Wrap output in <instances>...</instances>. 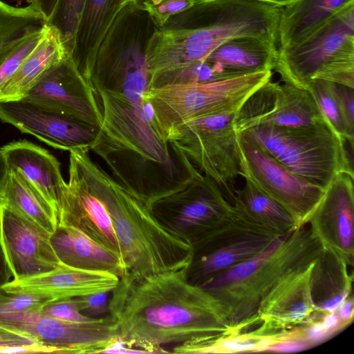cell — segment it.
Masks as SVG:
<instances>
[{
	"label": "cell",
	"mask_w": 354,
	"mask_h": 354,
	"mask_svg": "<svg viewBox=\"0 0 354 354\" xmlns=\"http://www.w3.org/2000/svg\"><path fill=\"white\" fill-rule=\"evenodd\" d=\"M148 37L136 28L111 33L83 74L102 115L92 148L113 178L149 204L177 187L189 173V161L162 138L147 97Z\"/></svg>",
	"instance_id": "1"
},
{
	"label": "cell",
	"mask_w": 354,
	"mask_h": 354,
	"mask_svg": "<svg viewBox=\"0 0 354 354\" xmlns=\"http://www.w3.org/2000/svg\"><path fill=\"white\" fill-rule=\"evenodd\" d=\"M187 268L138 276L126 273L120 278L111 292L109 313L122 345L162 353L168 346L230 333L218 301L187 280Z\"/></svg>",
	"instance_id": "2"
},
{
	"label": "cell",
	"mask_w": 354,
	"mask_h": 354,
	"mask_svg": "<svg viewBox=\"0 0 354 354\" xmlns=\"http://www.w3.org/2000/svg\"><path fill=\"white\" fill-rule=\"evenodd\" d=\"M85 164L109 212L126 273L138 276L187 268L192 248L166 230L150 208L91 159L88 152Z\"/></svg>",
	"instance_id": "3"
},
{
	"label": "cell",
	"mask_w": 354,
	"mask_h": 354,
	"mask_svg": "<svg viewBox=\"0 0 354 354\" xmlns=\"http://www.w3.org/2000/svg\"><path fill=\"white\" fill-rule=\"evenodd\" d=\"M323 247L304 227L277 237L262 251L218 274L201 286L221 306L230 333L257 321L261 299L292 270L315 260Z\"/></svg>",
	"instance_id": "4"
},
{
	"label": "cell",
	"mask_w": 354,
	"mask_h": 354,
	"mask_svg": "<svg viewBox=\"0 0 354 354\" xmlns=\"http://www.w3.org/2000/svg\"><path fill=\"white\" fill-rule=\"evenodd\" d=\"M241 133L292 173L324 190L339 174L354 175L346 141L327 120L297 127L261 124Z\"/></svg>",
	"instance_id": "5"
},
{
	"label": "cell",
	"mask_w": 354,
	"mask_h": 354,
	"mask_svg": "<svg viewBox=\"0 0 354 354\" xmlns=\"http://www.w3.org/2000/svg\"><path fill=\"white\" fill-rule=\"evenodd\" d=\"M274 70L283 82L303 89L315 79L354 88V3L303 42L277 48Z\"/></svg>",
	"instance_id": "6"
},
{
	"label": "cell",
	"mask_w": 354,
	"mask_h": 354,
	"mask_svg": "<svg viewBox=\"0 0 354 354\" xmlns=\"http://www.w3.org/2000/svg\"><path fill=\"white\" fill-rule=\"evenodd\" d=\"M272 75V71H265L211 82L152 87L147 97L160 134L168 142L170 134L185 122L235 114Z\"/></svg>",
	"instance_id": "7"
},
{
	"label": "cell",
	"mask_w": 354,
	"mask_h": 354,
	"mask_svg": "<svg viewBox=\"0 0 354 354\" xmlns=\"http://www.w3.org/2000/svg\"><path fill=\"white\" fill-rule=\"evenodd\" d=\"M149 208L158 223L189 245L194 252L209 242L234 215L232 204L220 187L201 171Z\"/></svg>",
	"instance_id": "8"
},
{
	"label": "cell",
	"mask_w": 354,
	"mask_h": 354,
	"mask_svg": "<svg viewBox=\"0 0 354 354\" xmlns=\"http://www.w3.org/2000/svg\"><path fill=\"white\" fill-rule=\"evenodd\" d=\"M233 115H218L191 120L177 127L168 142L212 178L233 200L240 176L237 133Z\"/></svg>",
	"instance_id": "9"
},
{
	"label": "cell",
	"mask_w": 354,
	"mask_h": 354,
	"mask_svg": "<svg viewBox=\"0 0 354 354\" xmlns=\"http://www.w3.org/2000/svg\"><path fill=\"white\" fill-rule=\"evenodd\" d=\"M236 141L240 176L282 206L298 230L307 225L325 190L292 173L242 133H237Z\"/></svg>",
	"instance_id": "10"
},
{
	"label": "cell",
	"mask_w": 354,
	"mask_h": 354,
	"mask_svg": "<svg viewBox=\"0 0 354 354\" xmlns=\"http://www.w3.org/2000/svg\"><path fill=\"white\" fill-rule=\"evenodd\" d=\"M0 326L32 338L48 353H103L119 342L118 326L109 315L77 322L47 316L39 310L1 314Z\"/></svg>",
	"instance_id": "11"
},
{
	"label": "cell",
	"mask_w": 354,
	"mask_h": 354,
	"mask_svg": "<svg viewBox=\"0 0 354 354\" xmlns=\"http://www.w3.org/2000/svg\"><path fill=\"white\" fill-rule=\"evenodd\" d=\"M86 152L70 151L69 178L59 198L57 225L75 227L122 257L109 212L89 178L85 164Z\"/></svg>",
	"instance_id": "12"
},
{
	"label": "cell",
	"mask_w": 354,
	"mask_h": 354,
	"mask_svg": "<svg viewBox=\"0 0 354 354\" xmlns=\"http://www.w3.org/2000/svg\"><path fill=\"white\" fill-rule=\"evenodd\" d=\"M278 235L257 225L234 210L232 219L209 242L194 252L186 270L187 280L201 286L218 274L268 247Z\"/></svg>",
	"instance_id": "13"
},
{
	"label": "cell",
	"mask_w": 354,
	"mask_h": 354,
	"mask_svg": "<svg viewBox=\"0 0 354 354\" xmlns=\"http://www.w3.org/2000/svg\"><path fill=\"white\" fill-rule=\"evenodd\" d=\"M326 120L308 90L270 80L252 94L234 114L232 127L238 133L261 124L297 127Z\"/></svg>",
	"instance_id": "14"
},
{
	"label": "cell",
	"mask_w": 354,
	"mask_h": 354,
	"mask_svg": "<svg viewBox=\"0 0 354 354\" xmlns=\"http://www.w3.org/2000/svg\"><path fill=\"white\" fill-rule=\"evenodd\" d=\"M22 99L98 131L102 127L93 91L70 55L48 68Z\"/></svg>",
	"instance_id": "15"
},
{
	"label": "cell",
	"mask_w": 354,
	"mask_h": 354,
	"mask_svg": "<svg viewBox=\"0 0 354 354\" xmlns=\"http://www.w3.org/2000/svg\"><path fill=\"white\" fill-rule=\"evenodd\" d=\"M0 120L53 148L89 151L99 131L24 99L0 100Z\"/></svg>",
	"instance_id": "16"
},
{
	"label": "cell",
	"mask_w": 354,
	"mask_h": 354,
	"mask_svg": "<svg viewBox=\"0 0 354 354\" xmlns=\"http://www.w3.org/2000/svg\"><path fill=\"white\" fill-rule=\"evenodd\" d=\"M50 234L0 203V244L14 280L48 272L60 263Z\"/></svg>",
	"instance_id": "17"
},
{
	"label": "cell",
	"mask_w": 354,
	"mask_h": 354,
	"mask_svg": "<svg viewBox=\"0 0 354 354\" xmlns=\"http://www.w3.org/2000/svg\"><path fill=\"white\" fill-rule=\"evenodd\" d=\"M354 175L340 173L326 189L308 223L324 249L353 265L354 239Z\"/></svg>",
	"instance_id": "18"
},
{
	"label": "cell",
	"mask_w": 354,
	"mask_h": 354,
	"mask_svg": "<svg viewBox=\"0 0 354 354\" xmlns=\"http://www.w3.org/2000/svg\"><path fill=\"white\" fill-rule=\"evenodd\" d=\"M317 258L279 279L261 299L257 319L263 324L259 330L271 332L301 326L315 315L318 311L312 297L311 279Z\"/></svg>",
	"instance_id": "19"
},
{
	"label": "cell",
	"mask_w": 354,
	"mask_h": 354,
	"mask_svg": "<svg viewBox=\"0 0 354 354\" xmlns=\"http://www.w3.org/2000/svg\"><path fill=\"white\" fill-rule=\"evenodd\" d=\"M119 280L120 277L109 272L83 270L60 263L48 272L13 279L3 287L10 291L39 292L56 299L111 291Z\"/></svg>",
	"instance_id": "20"
},
{
	"label": "cell",
	"mask_w": 354,
	"mask_h": 354,
	"mask_svg": "<svg viewBox=\"0 0 354 354\" xmlns=\"http://www.w3.org/2000/svg\"><path fill=\"white\" fill-rule=\"evenodd\" d=\"M0 151L8 170L21 174L57 211L66 183L57 158L46 149L26 140L11 142L1 147Z\"/></svg>",
	"instance_id": "21"
},
{
	"label": "cell",
	"mask_w": 354,
	"mask_h": 354,
	"mask_svg": "<svg viewBox=\"0 0 354 354\" xmlns=\"http://www.w3.org/2000/svg\"><path fill=\"white\" fill-rule=\"evenodd\" d=\"M50 239L61 263L83 270L106 272L120 278L126 273L120 255L100 245L75 227L57 225Z\"/></svg>",
	"instance_id": "22"
},
{
	"label": "cell",
	"mask_w": 354,
	"mask_h": 354,
	"mask_svg": "<svg viewBox=\"0 0 354 354\" xmlns=\"http://www.w3.org/2000/svg\"><path fill=\"white\" fill-rule=\"evenodd\" d=\"M277 44L254 37L231 39L215 49L205 60L225 79L260 71H273Z\"/></svg>",
	"instance_id": "23"
},
{
	"label": "cell",
	"mask_w": 354,
	"mask_h": 354,
	"mask_svg": "<svg viewBox=\"0 0 354 354\" xmlns=\"http://www.w3.org/2000/svg\"><path fill=\"white\" fill-rule=\"evenodd\" d=\"M354 0H295L281 8L278 48L308 39Z\"/></svg>",
	"instance_id": "24"
},
{
	"label": "cell",
	"mask_w": 354,
	"mask_h": 354,
	"mask_svg": "<svg viewBox=\"0 0 354 354\" xmlns=\"http://www.w3.org/2000/svg\"><path fill=\"white\" fill-rule=\"evenodd\" d=\"M124 0H86L70 56L81 74L93 64Z\"/></svg>",
	"instance_id": "25"
},
{
	"label": "cell",
	"mask_w": 354,
	"mask_h": 354,
	"mask_svg": "<svg viewBox=\"0 0 354 354\" xmlns=\"http://www.w3.org/2000/svg\"><path fill=\"white\" fill-rule=\"evenodd\" d=\"M347 266L343 259L327 249H323L317 258L312 273L311 293L317 311L335 313L351 295L353 278L349 277Z\"/></svg>",
	"instance_id": "26"
},
{
	"label": "cell",
	"mask_w": 354,
	"mask_h": 354,
	"mask_svg": "<svg viewBox=\"0 0 354 354\" xmlns=\"http://www.w3.org/2000/svg\"><path fill=\"white\" fill-rule=\"evenodd\" d=\"M68 55L58 32L47 24L38 45L0 90V100L24 98L48 68Z\"/></svg>",
	"instance_id": "27"
},
{
	"label": "cell",
	"mask_w": 354,
	"mask_h": 354,
	"mask_svg": "<svg viewBox=\"0 0 354 354\" xmlns=\"http://www.w3.org/2000/svg\"><path fill=\"white\" fill-rule=\"evenodd\" d=\"M0 203L52 234L57 225L55 207L21 174L8 170Z\"/></svg>",
	"instance_id": "28"
},
{
	"label": "cell",
	"mask_w": 354,
	"mask_h": 354,
	"mask_svg": "<svg viewBox=\"0 0 354 354\" xmlns=\"http://www.w3.org/2000/svg\"><path fill=\"white\" fill-rule=\"evenodd\" d=\"M232 201L239 214L273 233L286 235L298 230L292 216L248 180L236 190Z\"/></svg>",
	"instance_id": "29"
},
{
	"label": "cell",
	"mask_w": 354,
	"mask_h": 354,
	"mask_svg": "<svg viewBox=\"0 0 354 354\" xmlns=\"http://www.w3.org/2000/svg\"><path fill=\"white\" fill-rule=\"evenodd\" d=\"M46 24L44 17L30 5L15 7L0 1V64L29 35Z\"/></svg>",
	"instance_id": "30"
},
{
	"label": "cell",
	"mask_w": 354,
	"mask_h": 354,
	"mask_svg": "<svg viewBox=\"0 0 354 354\" xmlns=\"http://www.w3.org/2000/svg\"><path fill=\"white\" fill-rule=\"evenodd\" d=\"M307 90L314 97L318 107L334 131L353 147L354 132L343 115L337 93V84L322 80H313Z\"/></svg>",
	"instance_id": "31"
},
{
	"label": "cell",
	"mask_w": 354,
	"mask_h": 354,
	"mask_svg": "<svg viewBox=\"0 0 354 354\" xmlns=\"http://www.w3.org/2000/svg\"><path fill=\"white\" fill-rule=\"evenodd\" d=\"M86 0H59L46 24L59 33L67 53L71 55Z\"/></svg>",
	"instance_id": "32"
},
{
	"label": "cell",
	"mask_w": 354,
	"mask_h": 354,
	"mask_svg": "<svg viewBox=\"0 0 354 354\" xmlns=\"http://www.w3.org/2000/svg\"><path fill=\"white\" fill-rule=\"evenodd\" d=\"M51 297L35 292L10 291L0 287V315L24 313L41 310Z\"/></svg>",
	"instance_id": "33"
},
{
	"label": "cell",
	"mask_w": 354,
	"mask_h": 354,
	"mask_svg": "<svg viewBox=\"0 0 354 354\" xmlns=\"http://www.w3.org/2000/svg\"><path fill=\"white\" fill-rule=\"evenodd\" d=\"M205 0H145L136 7L145 11L157 28L165 26L174 15L183 13Z\"/></svg>",
	"instance_id": "34"
},
{
	"label": "cell",
	"mask_w": 354,
	"mask_h": 354,
	"mask_svg": "<svg viewBox=\"0 0 354 354\" xmlns=\"http://www.w3.org/2000/svg\"><path fill=\"white\" fill-rule=\"evenodd\" d=\"M46 26L47 24L42 29L29 35L1 62L0 64V90L38 45L45 34Z\"/></svg>",
	"instance_id": "35"
},
{
	"label": "cell",
	"mask_w": 354,
	"mask_h": 354,
	"mask_svg": "<svg viewBox=\"0 0 354 354\" xmlns=\"http://www.w3.org/2000/svg\"><path fill=\"white\" fill-rule=\"evenodd\" d=\"M48 353L32 338L0 326V353Z\"/></svg>",
	"instance_id": "36"
},
{
	"label": "cell",
	"mask_w": 354,
	"mask_h": 354,
	"mask_svg": "<svg viewBox=\"0 0 354 354\" xmlns=\"http://www.w3.org/2000/svg\"><path fill=\"white\" fill-rule=\"evenodd\" d=\"M40 311L47 316L70 322H82L93 319L79 311L75 297L50 300L41 308Z\"/></svg>",
	"instance_id": "37"
},
{
	"label": "cell",
	"mask_w": 354,
	"mask_h": 354,
	"mask_svg": "<svg viewBox=\"0 0 354 354\" xmlns=\"http://www.w3.org/2000/svg\"><path fill=\"white\" fill-rule=\"evenodd\" d=\"M111 291L75 297L79 311L84 315L93 319L109 315V301Z\"/></svg>",
	"instance_id": "38"
},
{
	"label": "cell",
	"mask_w": 354,
	"mask_h": 354,
	"mask_svg": "<svg viewBox=\"0 0 354 354\" xmlns=\"http://www.w3.org/2000/svg\"><path fill=\"white\" fill-rule=\"evenodd\" d=\"M337 93L346 122L354 132V88L337 84Z\"/></svg>",
	"instance_id": "39"
},
{
	"label": "cell",
	"mask_w": 354,
	"mask_h": 354,
	"mask_svg": "<svg viewBox=\"0 0 354 354\" xmlns=\"http://www.w3.org/2000/svg\"><path fill=\"white\" fill-rule=\"evenodd\" d=\"M311 347L310 344L303 339L288 338L275 342L266 347L262 352L295 353Z\"/></svg>",
	"instance_id": "40"
},
{
	"label": "cell",
	"mask_w": 354,
	"mask_h": 354,
	"mask_svg": "<svg viewBox=\"0 0 354 354\" xmlns=\"http://www.w3.org/2000/svg\"><path fill=\"white\" fill-rule=\"evenodd\" d=\"M353 295L345 299L336 310L335 313L339 317L344 326H347L353 318Z\"/></svg>",
	"instance_id": "41"
},
{
	"label": "cell",
	"mask_w": 354,
	"mask_h": 354,
	"mask_svg": "<svg viewBox=\"0 0 354 354\" xmlns=\"http://www.w3.org/2000/svg\"><path fill=\"white\" fill-rule=\"evenodd\" d=\"M59 0H30L31 7L47 21L52 15Z\"/></svg>",
	"instance_id": "42"
},
{
	"label": "cell",
	"mask_w": 354,
	"mask_h": 354,
	"mask_svg": "<svg viewBox=\"0 0 354 354\" xmlns=\"http://www.w3.org/2000/svg\"><path fill=\"white\" fill-rule=\"evenodd\" d=\"M11 277H13L12 273L0 244V287L10 282Z\"/></svg>",
	"instance_id": "43"
},
{
	"label": "cell",
	"mask_w": 354,
	"mask_h": 354,
	"mask_svg": "<svg viewBox=\"0 0 354 354\" xmlns=\"http://www.w3.org/2000/svg\"><path fill=\"white\" fill-rule=\"evenodd\" d=\"M8 173V169L5 158L2 152L0 151V194L3 190Z\"/></svg>",
	"instance_id": "44"
},
{
	"label": "cell",
	"mask_w": 354,
	"mask_h": 354,
	"mask_svg": "<svg viewBox=\"0 0 354 354\" xmlns=\"http://www.w3.org/2000/svg\"><path fill=\"white\" fill-rule=\"evenodd\" d=\"M205 1H209V0H205ZM257 1H263V2L274 4L277 6H279V7H283V6L292 2L295 0H257Z\"/></svg>",
	"instance_id": "45"
},
{
	"label": "cell",
	"mask_w": 354,
	"mask_h": 354,
	"mask_svg": "<svg viewBox=\"0 0 354 354\" xmlns=\"http://www.w3.org/2000/svg\"><path fill=\"white\" fill-rule=\"evenodd\" d=\"M145 0H124L123 6L136 7L141 3Z\"/></svg>",
	"instance_id": "46"
}]
</instances>
